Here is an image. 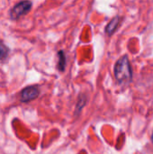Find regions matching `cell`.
<instances>
[{"label": "cell", "mask_w": 153, "mask_h": 154, "mask_svg": "<svg viewBox=\"0 0 153 154\" xmlns=\"http://www.w3.org/2000/svg\"><path fill=\"white\" fill-rule=\"evenodd\" d=\"M115 75L119 83H127L132 79V69L127 56L121 58L115 66Z\"/></svg>", "instance_id": "cell-1"}, {"label": "cell", "mask_w": 153, "mask_h": 154, "mask_svg": "<svg viewBox=\"0 0 153 154\" xmlns=\"http://www.w3.org/2000/svg\"><path fill=\"white\" fill-rule=\"evenodd\" d=\"M31 6H32V3L30 1L28 0L22 1L13 7V9L10 12V15L13 19H18L19 17L26 14L30 11Z\"/></svg>", "instance_id": "cell-2"}, {"label": "cell", "mask_w": 153, "mask_h": 154, "mask_svg": "<svg viewBox=\"0 0 153 154\" xmlns=\"http://www.w3.org/2000/svg\"><path fill=\"white\" fill-rule=\"evenodd\" d=\"M39 96V89L36 87H28L21 93V100L23 102H29L35 99Z\"/></svg>", "instance_id": "cell-3"}, {"label": "cell", "mask_w": 153, "mask_h": 154, "mask_svg": "<svg viewBox=\"0 0 153 154\" xmlns=\"http://www.w3.org/2000/svg\"><path fill=\"white\" fill-rule=\"evenodd\" d=\"M118 23H119V17L116 16V17H115V18L107 24V26H106V33H107L108 35H111L112 33H114L115 31L116 30L117 26H118Z\"/></svg>", "instance_id": "cell-4"}, {"label": "cell", "mask_w": 153, "mask_h": 154, "mask_svg": "<svg viewBox=\"0 0 153 154\" xmlns=\"http://www.w3.org/2000/svg\"><path fill=\"white\" fill-rule=\"evenodd\" d=\"M58 56H59V62H58V69L60 71H63L65 69L66 67V58H65V54L62 51L58 52Z\"/></svg>", "instance_id": "cell-5"}, {"label": "cell", "mask_w": 153, "mask_h": 154, "mask_svg": "<svg viewBox=\"0 0 153 154\" xmlns=\"http://www.w3.org/2000/svg\"><path fill=\"white\" fill-rule=\"evenodd\" d=\"M8 48L0 41V59H5L7 56Z\"/></svg>", "instance_id": "cell-6"}, {"label": "cell", "mask_w": 153, "mask_h": 154, "mask_svg": "<svg viewBox=\"0 0 153 154\" xmlns=\"http://www.w3.org/2000/svg\"><path fill=\"white\" fill-rule=\"evenodd\" d=\"M151 139H152V142H153V134H152V137H151Z\"/></svg>", "instance_id": "cell-7"}]
</instances>
